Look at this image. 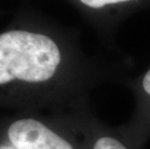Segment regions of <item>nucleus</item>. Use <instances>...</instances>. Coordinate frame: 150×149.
I'll list each match as a JSON object with an SVG mask.
<instances>
[{
  "label": "nucleus",
  "instance_id": "nucleus-1",
  "mask_svg": "<svg viewBox=\"0 0 150 149\" xmlns=\"http://www.w3.org/2000/svg\"><path fill=\"white\" fill-rule=\"evenodd\" d=\"M61 63L56 43L25 30L0 34V84L13 81L40 83L50 80Z\"/></svg>",
  "mask_w": 150,
  "mask_h": 149
},
{
  "label": "nucleus",
  "instance_id": "nucleus-2",
  "mask_svg": "<svg viewBox=\"0 0 150 149\" xmlns=\"http://www.w3.org/2000/svg\"><path fill=\"white\" fill-rule=\"evenodd\" d=\"M8 137L17 149H74L69 141L32 118L13 123L8 130Z\"/></svg>",
  "mask_w": 150,
  "mask_h": 149
},
{
  "label": "nucleus",
  "instance_id": "nucleus-3",
  "mask_svg": "<svg viewBox=\"0 0 150 149\" xmlns=\"http://www.w3.org/2000/svg\"><path fill=\"white\" fill-rule=\"evenodd\" d=\"M91 149H129L120 139L110 135L99 136L94 139Z\"/></svg>",
  "mask_w": 150,
  "mask_h": 149
},
{
  "label": "nucleus",
  "instance_id": "nucleus-4",
  "mask_svg": "<svg viewBox=\"0 0 150 149\" xmlns=\"http://www.w3.org/2000/svg\"><path fill=\"white\" fill-rule=\"evenodd\" d=\"M84 6L92 9H101L110 5H116L120 3H125L132 0H79Z\"/></svg>",
  "mask_w": 150,
  "mask_h": 149
},
{
  "label": "nucleus",
  "instance_id": "nucleus-5",
  "mask_svg": "<svg viewBox=\"0 0 150 149\" xmlns=\"http://www.w3.org/2000/svg\"><path fill=\"white\" fill-rule=\"evenodd\" d=\"M142 89L146 94L150 96V69L146 72L144 77L142 78Z\"/></svg>",
  "mask_w": 150,
  "mask_h": 149
}]
</instances>
